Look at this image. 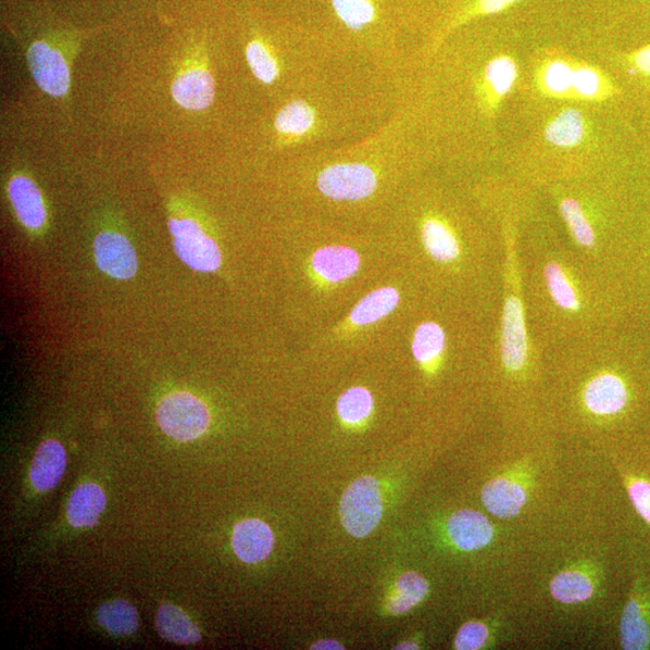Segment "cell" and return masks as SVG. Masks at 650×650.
<instances>
[{
  "label": "cell",
  "instance_id": "cell-1",
  "mask_svg": "<svg viewBox=\"0 0 650 650\" xmlns=\"http://www.w3.org/2000/svg\"><path fill=\"white\" fill-rule=\"evenodd\" d=\"M382 515L381 488L377 479L366 477L349 484L340 504L341 523L349 535L365 539L378 528Z\"/></svg>",
  "mask_w": 650,
  "mask_h": 650
},
{
  "label": "cell",
  "instance_id": "cell-2",
  "mask_svg": "<svg viewBox=\"0 0 650 650\" xmlns=\"http://www.w3.org/2000/svg\"><path fill=\"white\" fill-rule=\"evenodd\" d=\"M159 427L172 439L192 441L209 428L210 414L202 400L186 392L162 399L157 408Z\"/></svg>",
  "mask_w": 650,
  "mask_h": 650
},
{
  "label": "cell",
  "instance_id": "cell-3",
  "mask_svg": "<svg viewBox=\"0 0 650 650\" xmlns=\"http://www.w3.org/2000/svg\"><path fill=\"white\" fill-rule=\"evenodd\" d=\"M175 253L193 270L214 272L220 269L222 255L217 244L190 218L169 221Z\"/></svg>",
  "mask_w": 650,
  "mask_h": 650
},
{
  "label": "cell",
  "instance_id": "cell-4",
  "mask_svg": "<svg viewBox=\"0 0 650 650\" xmlns=\"http://www.w3.org/2000/svg\"><path fill=\"white\" fill-rule=\"evenodd\" d=\"M377 187V173L360 162L335 165L323 170L318 178V189L324 195L348 202L368 198Z\"/></svg>",
  "mask_w": 650,
  "mask_h": 650
},
{
  "label": "cell",
  "instance_id": "cell-5",
  "mask_svg": "<svg viewBox=\"0 0 650 650\" xmlns=\"http://www.w3.org/2000/svg\"><path fill=\"white\" fill-rule=\"evenodd\" d=\"M620 645L625 650L650 649V591L640 579L634 582L623 610Z\"/></svg>",
  "mask_w": 650,
  "mask_h": 650
},
{
  "label": "cell",
  "instance_id": "cell-6",
  "mask_svg": "<svg viewBox=\"0 0 650 650\" xmlns=\"http://www.w3.org/2000/svg\"><path fill=\"white\" fill-rule=\"evenodd\" d=\"M27 59L33 78L44 92L54 97L67 94L70 72L66 59L57 49L37 42L31 46Z\"/></svg>",
  "mask_w": 650,
  "mask_h": 650
},
{
  "label": "cell",
  "instance_id": "cell-7",
  "mask_svg": "<svg viewBox=\"0 0 650 650\" xmlns=\"http://www.w3.org/2000/svg\"><path fill=\"white\" fill-rule=\"evenodd\" d=\"M94 257L100 270L117 280L134 278L137 270L135 249L126 236L107 232L94 240Z\"/></svg>",
  "mask_w": 650,
  "mask_h": 650
},
{
  "label": "cell",
  "instance_id": "cell-8",
  "mask_svg": "<svg viewBox=\"0 0 650 650\" xmlns=\"http://www.w3.org/2000/svg\"><path fill=\"white\" fill-rule=\"evenodd\" d=\"M584 403L595 415H619L630 403L629 386L618 374H599L586 385Z\"/></svg>",
  "mask_w": 650,
  "mask_h": 650
},
{
  "label": "cell",
  "instance_id": "cell-9",
  "mask_svg": "<svg viewBox=\"0 0 650 650\" xmlns=\"http://www.w3.org/2000/svg\"><path fill=\"white\" fill-rule=\"evenodd\" d=\"M503 360L511 371L520 370L528 358L523 307L515 296L507 299L503 318Z\"/></svg>",
  "mask_w": 650,
  "mask_h": 650
},
{
  "label": "cell",
  "instance_id": "cell-10",
  "mask_svg": "<svg viewBox=\"0 0 650 650\" xmlns=\"http://www.w3.org/2000/svg\"><path fill=\"white\" fill-rule=\"evenodd\" d=\"M449 539L462 551H478L490 545L494 537L493 525L480 512L460 509L447 524Z\"/></svg>",
  "mask_w": 650,
  "mask_h": 650
},
{
  "label": "cell",
  "instance_id": "cell-11",
  "mask_svg": "<svg viewBox=\"0 0 650 650\" xmlns=\"http://www.w3.org/2000/svg\"><path fill=\"white\" fill-rule=\"evenodd\" d=\"M232 545L239 559L247 564H255L270 556L273 535L265 522L248 519L235 525Z\"/></svg>",
  "mask_w": 650,
  "mask_h": 650
},
{
  "label": "cell",
  "instance_id": "cell-12",
  "mask_svg": "<svg viewBox=\"0 0 650 650\" xmlns=\"http://www.w3.org/2000/svg\"><path fill=\"white\" fill-rule=\"evenodd\" d=\"M9 198L24 227L41 229L46 222L43 197L36 184L26 177H15L9 182Z\"/></svg>",
  "mask_w": 650,
  "mask_h": 650
},
{
  "label": "cell",
  "instance_id": "cell-13",
  "mask_svg": "<svg viewBox=\"0 0 650 650\" xmlns=\"http://www.w3.org/2000/svg\"><path fill=\"white\" fill-rule=\"evenodd\" d=\"M171 93L177 103L189 110H204L214 102L215 83L208 70L193 68L173 81Z\"/></svg>",
  "mask_w": 650,
  "mask_h": 650
},
{
  "label": "cell",
  "instance_id": "cell-14",
  "mask_svg": "<svg viewBox=\"0 0 650 650\" xmlns=\"http://www.w3.org/2000/svg\"><path fill=\"white\" fill-rule=\"evenodd\" d=\"M312 267L323 280L340 283L355 277L360 267V257L351 247H323L312 257Z\"/></svg>",
  "mask_w": 650,
  "mask_h": 650
},
{
  "label": "cell",
  "instance_id": "cell-15",
  "mask_svg": "<svg viewBox=\"0 0 650 650\" xmlns=\"http://www.w3.org/2000/svg\"><path fill=\"white\" fill-rule=\"evenodd\" d=\"M67 455L58 441L47 440L37 448L31 481L37 492L54 490L66 471Z\"/></svg>",
  "mask_w": 650,
  "mask_h": 650
},
{
  "label": "cell",
  "instance_id": "cell-16",
  "mask_svg": "<svg viewBox=\"0 0 650 650\" xmlns=\"http://www.w3.org/2000/svg\"><path fill=\"white\" fill-rule=\"evenodd\" d=\"M482 503L492 515L512 518L517 516L527 503V494L517 482L498 478L483 488Z\"/></svg>",
  "mask_w": 650,
  "mask_h": 650
},
{
  "label": "cell",
  "instance_id": "cell-17",
  "mask_svg": "<svg viewBox=\"0 0 650 650\" xmlns=\"http://www.w3.org/2000/svg\"><path fill=\"white\" fill-rule=\"evenodd\" d=\"M107 506L102 488L94 483H85L75 491L69 500L67 515L75 528H91L98 523Z\"/></svg>",
  "mask_w": 650,
  "mask_h": 650
},
{
  "label": "cell",
  "instance_id": "cell-18",
  "mask_svg": "<svg viewBox=\"0 0 650 650\" xmlns=\"http://www.w3.org/2000/svg\"><path fill=\"white\" fill-rule=\"evenodd\" d=\"M518 78L516 61L508 56H498L484 70L483 91L486 105L496 109L498 103L514 89Z\"/></svg>",
  "mask_w": 650,
  "mask_h": 650
},
{
  "label": "cell",
  "instance_id": "cell-19",
  "mask_svg": "<svg viewBox=\"0 0 650 650\" xmlns=\"http://www.w3.org/2000/svg\"><path fill=\"white\" fill-rule=\"evenodd\" d=\"M156 627L162 639L178 645H193L200 640L197 625L182 609L171 604L161 605L157 612Z\"/></svg>",
  "mask_w": 650,
  "mask_h": 650
},
{
  "label": "cell",
  "instance_id": "cell-20",
  "mask_svg": "<svg viewBox=\"0 0 650 650\" xmlns=\"http://www.w3.org/2000/svg\"><path fill=\"white\" fill-rule=\"evenodd\" d=\"M585 134V119L576 109L561 111L547 124L545 131L547 142L561 148L580 145L584 141Z\"/></svg>",
  "mask_w": 650,
  "mask_h": 650
},
{
  "label": "cell",
  "instance_id": "cell-21",
  "mask_svg": "<svg viewBox=\"0 0 650 650\" xmlns=\"http://www.w3.org/2000/svg\"><path fill=\"white\" fill-rule=\"evenodd\" d=\"M399 302V292L393 287H384L361 299L349 318L356 325L377 323L389 316Z\"/></svg>",
  "mask_w": 650,
  "mask_h": 650
},
{
  "label": "cell",
  "instance_id": "cell-22",
  "mask_svg": "<svg viewBox=\"0 0 650 650\" xmlns=\"http://www.w3.org/2000/svg\"><path fill=\"white\" fill-rule=\"evenodd\" d=\"M422 240L428 254L437 261H453L460 255L455 234L441 221H425L422 226Z\"/></svg>",
  "mask_w": 650,
  "mask_h": 650
},
{
  "label": "cell",
  "instance_id": "cell-23",
  "mask_svg": "<svg viewBox=\"0 0 650 650\" xmlns=\"http://www.w3.org/2000/svg\"><path fill=\"white\" fill-rule=\"evenodd\" d=\"M429 593V584L415 571L405 572L394 586L389 608L393 615H404L421 604Z\"/></svg>",
  "mask_w": 650,
  "mask_h": 650
},
{
  "label": "cell",
  "instance_id": "cell-24",
  "mask_svg": "<svg viewBox=\"0 0 650 650\" xmlns=\"http://www.w3.org/2000/svg\"><path fill=\"white\" fill-rule=\"evenodd\" d=\"M97 619L109 634L114 636H128L139 628L137 610L124 599H114L100 606Z\"/></svg>",
  "mask_w": 650,
  "mask_h": 650
},
{
  "label": "cell",
  "instance_id": "cell-25",
  "mask_svg": "<svg viewBox=\"0 0 650 650\" xmlns=\"http://www.w3.org/2000/svg\"><path fill=\"white\" fill-rule=\"evenodd\" d=\"M551 593L561 604H580L592 597L594 586L586 574L580 571H564L557 574L552 581Z\"/></svg>",
  "mask_w": 650,
  "mask_h": 650
},
{
  "label": "cell",
  "instance_id": "cell-26",
  "mask_svg": "<svg viewBox=\"0 0 650 650\" xmlns=\"http://www.w3.org/2000/svg\"><path fill=\"white\" fill-rule=\"evenodd\" d=\"M572 91L580 98L590 100H604L617 93L616 87L603 72L587 66L574 68Z\"/></svg>",
  "mask_w": 650,
  "mask_h": 650
},
{
  "label": "cell",
  "instance_id": "cell-27",
  "mask_svg": "<svg viewBox=\"0 0 650 650\" xmlns=\"http://www.w3.org/2000/svg\"><path fill=\"white\" fill-rule=\"evenodd\" d=\"M446 336L439 324L427 322L417 328L414 341H412V354L422 365H429L444 352Z\"/></svg>",
  "mask_w": 650,
  "mask_h": 650
},
{
  "label": "cell",
  "instance_id": "cell-28",
  "mask_svg": "<svg viewBox=\"0 0 650 650\" xmlns=\"http://www.w3.org/2000/svg\"><path fill=\"white\" fill-rule=\"evenodd\" d=\"M314 110L298 100L279 112L274 127L284 135L303 136L314 127Z\"/></svg>",
  "mask_w": 650,
  "mask_h": 650
},
{
  "label": "cell",
  "instance_id": "cell-29",
  "mask_svg": "<svg viewBox=\"0 0 650 650\" xmlns=\"http://www.w3.org/2000/svg\"><path fill=\"white\" fill-rule=\"evenodd\" d=\"M373 397L367 389L354 386L346 391L337 402L339 417L347 424H359L371 415Z\"/></svg>",
  "mask_w": 650,
  "mask_h": 650
},
{
  "label": "cell",
  "instance_id": "cell-30",
  "mask_svg": "<svg viewBox=\"0 0 650 650\" xmlns=\"http://www.w3.org/2000/svg\"><path fill=\"white\" fill-rule=\"evenodd\" d=\"M574 68L565 60L548 61L540 72L541 90L551 97H568L572 91Z\"/></svg>",
  "mask_w": 650,
  "mask_h": 650
},
{
  "label": "cell",
  "instance_id": "cell-31",
  "mask_svg": "<svg viewBox=\"0 0 650 650\" xmlns=\"http://www.w3.org/2000/svg\"><path fill=\"white\" fill-rule=\"evenodd\" d=\"M562 217L576 242L584 247H594L595 234L590 221L586 220L579 202L574 199L562 200L560 204Z\"/></svg>",
  "mask_w": 650,
  "mask_h": 650
},
{
  "label": "cell",
  "instance_id": "cell-32",
  "mask_svg": "<svg viewBox=\"0 0 650 650\" xmlns=\"http://www.w3.org/2000/svg\"><path fill=\"white\" fill-rule=\"evenodd\" d=\"M546 282L558 306L570 311L580 309L578 295L559 266L549 265L546 268Z\"/></svg>",
  "mask_w": 650,
  "mask_h": 650
},
{
  "label": "cell",
  "instance_id": "cell-33",
  "mask_svg": "<svg viewBox=\"0 0 650 650\" xmlns=\"http://www.w3.org/2000/svg\"><path fill=\"white\" fill-rule=\"evenodd\" d=\"M336 14L349 29L360 30L374 18V8L370 0H333Z\"/></svg>",
  "mask_w": 650,
  "mask_h": 650
},
{
  "label": "cell",
  "instance_id": "cell-34",
  "mask_svg": "<svg viewBox=\"0 0 650 650\" xmlns=\"http://www.w3.org/2000/svg\"><path fill=\"white\" fill-rule=\"evenodd\" d=\"M246 57L257 79L265 83H272L278 79L279 67L265 45L253 42L247 46Z\"/></svg>",
  "mask_w": 650,
  "mask_h": 650
},
{
  "label": "cell",
  "instance_id": "cell-35",
  "mask_svg": "<svg viewBox=\"0 0 650 650\" xmlns=\"http://www.w3.org/2000/svg\"><path fill=\"white\" fill-rule=\"evenodd\" d=\"M625 482L637 514L650 525V481L640 477H625Z\"/></svg>",
  "mask_w": 650,
  "mask_h": 650
},
{
  "label": "cell",
  "instance_id": "cell-36",
  "mask_svg": "<svg viewBox=\"0 0 650 650\" xmlns=\"http://www.w3.org/2000/svg\"><path fill=\"white\" fill-rule=\"evenodd\" d=\"M490 631L484 624L470 621L458 631L455 646L459 650H478L486 643Z\"/></svg>",
  "mask_w": 650,
  "mask_h": 650
},
{
  "label": "cell",
  "instance_id": "cell-37",
  "mask_svg": "<svg viewBox=\"0 0 650 650\" xmlns=\"http://www.w3.org/2000/svg\"><path fill=\"white\" fill-rule=\"evenodd\" d=\"M625 61L631 74L637 78L650 82V45L636 48L635 52L625 56Z\"/></svg>",
  "mask_w": 650,
  "mask_h": 650
},
{
  "label": "cell",
  "instance_id": "cell-38",
  "mask_svg": "<svg viewBox=\"0 0 650 650\" xmlns=\"http://www.w3.org/2000/svg\"><path fill=\"white\" fill-rule=\"evenodd\" d=\"M516 2H518V0H478L477 5H474L473 14H496V12L503 11Z\"/></svg>",
  "mask_w": 650,
  "mask_h": 650
},
{
  "label": "cell",
  "instance_id": "cell-39",
  "mask_svg": "<svg viewBox=\"0 0 650 650\" xmlns=\"http://www.w3.org/2000/svg\"><path fill=\"white\" fill-rule=\"evenodd\" d=\"M312 649H322V650H327V649H345V647L334 640H321L318 642H316L314 646L311 647Z\"/></svg>",
  "mask_w": 650,
  "mask_h": 650
},
{
  "label": "cell",
  "instance_id": "cell-40",
  "mask_svg": "<svg viewBox=\"0 0 650 650\" xmlns=\"http://www.w3.org/2000/svg\"><path fill=\"white\" fill-rule=\"evenodd\" d=\"M396 649H418V647L414 643H402Z\"/></svg>",
  "mask_w": 650,
  "mask_h": 650
}]
</instances>
